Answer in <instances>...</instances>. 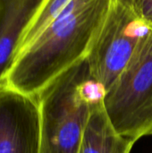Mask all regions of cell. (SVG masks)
<instances>
[{
	"instance_id": "cell-1",
	"label": "cell",
	"mask_w": 152,
	"mask_h": 153,
	"mask_svg": "<svg viewBox=\"0 0 152 153\" xmlns=\"http://www.w3.org/2000/svg\"><path fill=\"white\" fill-rule=\"evenodd\" d=\"M112 0H73L31 43L22 48L0 89L36 97L53 81L89 56Z\"/></svg>"
},
{
	"instance_id": "cell-2",
	"label": "cell",
	"mask_w": 152,
	"mask_h": 153,
	"mask_svg": "<svg viewBox=\"0 0 152 153\" xmlns=\"http://www.w3.org/2000/svg\"><path fill=\"white\" fill-rule=\"evenodd\" d=\"M106 90L90 74L87 59L62 74L38 96L40 153H78L91 109Z\"/></svg>"
},
{
	"instance_id": "cell-3",
	"label": "cell",
	"mask_w": 152,
	"mask_h": 153,
	"mask_svg": "<svg viewBox=\"0 0 152 153\" xmlns=\"http://www.w3.org/2000/svg\"><path fill=\"white\" fill-rule=\"evenodd\" d=\"M104 106L123 136L136 142L152 134V30L107 91Z\"/></svg>"
},
{
	"instance_id": "cell-4",
	"label": "cell",
	"mask_w": 152,
	"mask_h": 153,
	"mask_svg": "<svg viewBox=\"0 0 152 153\" xmlns=\"http://www.w3.org/2000/svg\"><path fill=\"white\" fill-rule=\"evenodd\" d=\"M125 0H112L101 31L87 57L90 74L108 91L151 31Z\"/></svg>"
},
{
	"instance_id": "cell-5",
	"label": "cell",
	"mask_w": 152,
	"mask_h": 153,
	"mask_svg": "<svg viewBox=\"0 0 152 153\" xmlns=\"http://www.w3.org/2000/svg\"><path fill=\"white\" fill-rule=\"evenodd\" d=\"M40 147L38 99L0 89V153H40Z\"/></svg>"
},
{
	"instance_id": "cell-6",
	"label": "cell",
	"mask_w": 152,
	"mask_h": 153,
	"mask_svg": "<svg viewBox=\"0 0 152 153\" xmlns=\"http://www.w3.org/2000/svg\"><path fill=\"white\" fill-rule=\"evenodd\" d=\"M46 0H0V82Z\"/></svg>"
},
{
	"instance_id": "cell-7",
	"label": "cell",
	"mask_w": 152,
	"mask_h": 153,
	"mask_svg": "<svg viewBox=\"0 0 152 153\" xmlns=\"http://www.w3.org/2000/svg\"><path fill=\"white\" fill-rule=\"evenodd\" d=\"M134 143L116 131L102 102L91 109L78 153H130Z\"/></svg>"
},
{
	"instance_id": "cell-8",
	"label": "cell",
	"mask_w": 152,
	"mask_h": 153,
	"mask_svg": "<svg viewBox=\"0 0 152 153\" xmlns=\"http://www.w3.org/2000/svg\"><path fill=\"white\" fill-rule=\"evenodd\" d=\"M73 0H46L28 29L19 52L31 43L51 22L73 3Z\"/></svg>"
},
{
	"instance_id": "cell-9",
	"label": "cell",
	"mask_w": 152,
	"mask_h": 153,
	"mask_svg": "<svg viewBox=\"0 0 152 153\" xmlns=\"http://www.w3.org/2000/svg\"><path fill=\"white\" fill-rule=\"evenodd\" d=\"M133 13L152 28V0H125Z\"/></svg>"
}]
</instances>
